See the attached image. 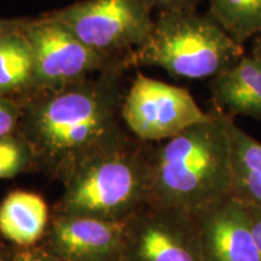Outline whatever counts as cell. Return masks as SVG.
Wrapping results in <instances>:
<instances>
[{
    "label": "cell",
    "instance_id": "cell-1",
    "mask_svg": "<svg viewBox=\"0 0 261 261\" xmlns=\"http://www.w3.org/2000/svg\"><path fill=\"white\" fill-rule=\"evenodd\" d=\"M126 68L22 98L19 136L34 166L63 179L77 163L126 138L121 110Z\"/></svg>",
    "mask_w": 261,
    "mask_h": 261
},
{
    "label": "cell",
    "instance_id": "cell-2",
    "mask_svg": "<svg viewBox=\"0 0 261 261\" xmlns=\"http://www.w3.org/2000/svg\"><path fill=\"white\" fill-rule=\"evenodd\" d=\"M231 117L215 108L204 121L150 143L149 204L197 217L232 196Z\"/></svg>",
    "mask_w": 261,
    "mask_h": 261
},
{
    "label": "cell",
    "instance_id": "cell-3",
    "mask_svg": "<svg viewBox=\"0 0 261 261\" xmlns=\"http://www.w3.org/2000/svg\"><path fill=\"white\" fill-rule=\"evenodd\" d=\"M149 149L127 136L77 163L63 178L56 214L126 221L148 203Z\"/></svg>",
    "mask_w": 261,
    "mask_h": 261
},
{
    "label": "cell",
    "instance_id": "cell-4",
    "mask_svg": "<svg viewBox=\"0 0 261 261\" xmlns=\"http://www.w3.org/2000/svg\"><path fill=\"white\" fill-rule=\"evenodd\" d=\"M246 51L210 15L161 11L148 39L133 54L135 67H159L178 79H213Z\"/></svg>",
    "mask_w": 261,
    "mask_h": 261
},
{
    "label": "cell",
    "instance_id": "cell-5",
    "mask_svg": "<svg viewBox=\"0 0 261 261\" xmlns=\"http://www.w3.org/2000/svg\"><path fill=\"white\" fill-rule=\"evenodd\" d=\"M23 35L31 45L34 61L32 93L62 89L107 70L135 67L133 57L100 54L45 14L31 18Z\"/></svg>",
    "mask_w": 261,
    "mask_h": 261
},
{
    "label": "cell",
    "instance_id": "cell-6",
    "mask_svg": "<svg viewBox=\"0 0 261 261\" xmlns=\"http://www.w3.org/2000/svg\"><path fill=\"white\" fill-rule=\"evenodd\" d=\"M151 11L144 0H83L45 15L100 54L133 57L154 25Z\"/></svg>",
    "mask_w": 261,
    "mask_h": 261
},
{
    "label": "cell",
    "instance_id": "cell-7",
    "mask_svg": "<svg viewBox=\"0 0 261 261\" xmlns=\"http://www.w3.org/2000/svg\"><path fill=\"white\" fill-rule=\"evenodd\" d=\"M121 115L126 128L145 143L165 142L208 119L188 90L138 73L127 90Z\"/></svg>",
    "mask_w": 261,
    "mask_h": 261
},
{
    "label": "cell",
    "instance_id": "cell-8",
    "mask_svg": "<svg viewBox=\"0 0 261 261\" xmlns=\"http://www.w3.org/2000/svg\"><path fill=\"white\" fill-rule=\"evenodd\" d=\"M122 261H203L197 217L143 205L125 221Z\"/></svg>",
    "mask_w": 261,
    "mask_h": 261
},
{
    "label": "cell",
    "instance_id": "cell-9",
    "mask_svg": "<svg viewBox=\"0 0 261 261\" xmlns=\"http://www.w3.org/2000/svg\"><path fill=\"white\" fill-rule=\"evenodd\" d=\"M125 221L55 215L42 243L62 261H122Z\"/></svg>",
    "mask_w": 261,
    "mask_h": 261
},
{
    "label": "cell",
    "instance_id": "cell-10",
    "mask_svg": "<svg viewBox=\"0 0 261 261\" xmlns=\"http://www.w3.org/2000/svg\"><path fill=\"white\" fill-rule=\"evenodd\" d=\"M203 261H261L247 210L237 198H226L197 215Z\"/></svg>",
    "mask_w": 261,
    "mask_h": 261
},
{
    "label": "cell",
    "instance_id": "cell-11",
    "mask_svg": "<svg viewBox=\"0 0 261 261\" xmlns=\"http://www.w3.org/2000/svg\"><path fill=\"white\" fill-rule=\"evenodd\" d=\"M217 109L230 116L261 120V61L246 55L230 69L211 79Z\"/></svg>",
    "mask_w": 261,
    "mask_h": 261
},
{
    "label": "cell",
    "instance_id": "cell-12",
    "mask_svg": "<svg viewBox=\"0 0 261 261\" xmlns=\"http://www.w3.org/2000/svg\"><path fill=\"white\" fill-rule=\"evenodd\" d=\"M48 224L47 204L37 194L14 191L0 204V233L17 246L40 242Z\"/></svg>",
    "mask_w": 261,
    "mask_h": 261
},
{
    "label": "cell",
    "instance_id": "cell-13",
    "mask_svg": "<svg viewBox=\"0 0 261 261\" xmlns=\"http://www.w3.org/2000/svg\"><path fill=\"white\" fill-rule=\"evenodd\" d=\"M232 155V197L261 208V143L228 121Z\"/></svg>",
    "mask_w": 261,
    "mask_h": 261
},
{
    "label": "cell",
    "instance_id": "cell-14",
    "mask_svg": "<svg viewBox=\"0 0 261 261\" xmlns=\"http://www.w3.org/2000/svg\"><path fill=\"white\" fill-rule=\"evenodd\" d=\"M33 75L32 48L23 33L0 40V96H28L33 91Z\"/></svg>",
    "mask_w": 261,
    "mask_h": 261
},
{
    "label": "cell",
    "instance_id": "cell-15",
    "mask_svg": "<svg viewBox=\"0 0 261 261\" xmlns=\"http://www.w3.org/2000/svg\"><path fill=\"white\" fill-rule=\"evenodd\" d=\"M208 15L240 44L261 34V0H208Z\"/></svg>",
    "mask_w": 261,
    "mask_h": 261
},
{
    "label": "cell",
    "instance_id": "cell-16",
    "mask_svg": "<svg viewBox=\"0 0 261 261\" xmlns=\"http://www.w3.org/2000/svg\"><path fill=\"white\" fill-rule=\"evenodd\" d=\"M34 165L31 149L21 136L0 138V179L12 178Z\"/></svg>",
    "mask_w": 261,
    "mask_h": 261
},
{
    "label": "cell",
    "instance_id": "cell-17",
    "mask_svg": "<svg viewBox=\"0 0 261 261\" xmlns=\"http://www.w3.org/2000/svg\"><path fill=\"white\" fill-rule=\"evenodd\" d=\"M21 120V106L0 96V138L14 135Z\"/></svg>",
    "mask_w": 261,
    "mask_h": 261
},
{
    "label": "cell",
    "instance_id": "cell-18",
    "mask_svg": "<svg viewBox=\"0 0 261 261\" xmlns=\"http://www.w3.org/2000/svg\"><path fill=\"white\" fill-rule=\"evenodd\" d=\"M6 261H62L44 243L28 247L18 246L8 254Z\"/></svg>",
    "mask_w": 261,
    "mask_h": 261
},
{
    "label": "cell",
    "instance_id": "cell-19",
    "mask_svg": "<svg viewBox=\"0 0 261 261\" xmlns=\"http://www.w3.org/2000/svg\"><path fill=\"white\" fill-rule=\"evenodd\" d=\"M151 9L161 11H196L203 0H144Z\"/></svg>",
    "mask_w": 261,
    "mask_h": 261
},
{
    "label": "cell",
    "instance_id": "cell-20",
    "mask_svg": "<svg viewBox=\"0 0 261 261\" xmlns=\"http://www.w3.org/2000/svg\"><path fill=\"white\" fill-rule=\"evenodd\" d=\"M244 207L247 210L250 230H252L254 241H255L261 257V208L252 204H244Z\"/></svg>",
    "mask_w": 261,
    "mask_h": 261
},
{
    "label": "cell",
    "instance_id": "cell-21",
    "mask_svg": "<svg viewBox=\"0 0 261 261\" xmlns=\"http://www.w3.org/2000/svg\"><path fill=\"white\" fill-rule=\"evenodd\" d=\"M29 21H31V18L12 19V21H2L0 19V40L11 37V35L23 33Z\"/></svg>",
    "mask_w": 261,
    "mask_h": 261
},
{
    "label": "cell",
    "instance_id": "cell-22",
    "mask_svg": "<svg viewBox=\"0 0 261 261\" xmlns=\"http://www.w3.org/2000/svg\"><path fill=\"white\" fill-rule=\"evenodd\" d=\"M252 40H253V44H252V52H250V55L261 61V34L256 35V37L252 39Z\"/></svg>",
    "mask_w": 261,
    "mask_h": 261
},
{
    "label": "cell",
    "instance_id": "cell-23",
    "mask_svg": "<svg viewBox=\"0 0 261 261\" xmlns=\"http://www.w3.org/2000/svg\"><path fill=\"white\" fill-rule=\"evenodd\" d=\"M6 259H8V253L5 252L4 248L0 244V261H6Z\"/></svg>",
    "mask_w": 261,
    "mask_h": 261
},
{
    "label": "cell",
    "instance_id": "cell-24",
    "mask_svg": "<svg viewBox=\"0 0 261 261\" xmlns=\"http://www.w3.org/2000/svg\"><path fill=\"white\" fill-rule=\"evenodd\" d=\"M6 260H8V259H6Z\"/></svg>",
    "mask_w": 261,
    "mask_h": 261
}]
</instances>
